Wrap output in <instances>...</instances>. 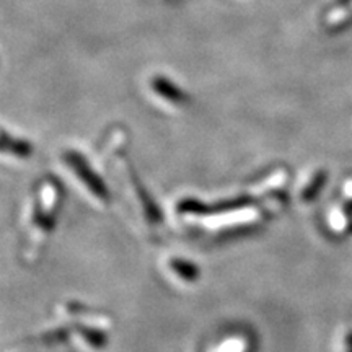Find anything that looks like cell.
I'll list each match as a JSON object with an SVG mask.
<instances>
[{"mask_svg": "<svg viewBox=\"0 0 352 352\" xmlns=\"http://www.w3.org/2000/svg\"><path fill=\"white\" fill-rule=\"evenodd\" d=\"M323 179H324L323 171H315V173L307 179V184H303L300 191H298V195H302L298 197H303V199H311V197H315L316 191L323 186Z\"/></svg>", "mask_w": 352, "mask_h": 352, "instance_id": "52a82bcc", "label": "cell"}, {"mask_svg": "<svg viewBox=\"0 0 352 352\" xmlns=\"http://www.w3.org/2000/svg\"><path fill=\"white\" fill-rule=\"evenodd\" d=\"M64 165H67L70 173L76 178L77 184L80 183L83 191L90 195L91 199L98 204H107L109 201V192L100 176L88 166L85 158L77 152H67L63 155Z\"/></svg>", "mask_w": 352, "mask_h": 352, "instance_id": "7a4b0ae2", "label": "cell"}, {"mask_svg": "<svg viewBox=\"0 0 352 352\" xmlns=\"http://www.w3.org/2000/svg\"><path fill=\"white\" fill-rule=\"evenodd\" d=\"M60 199H63V192L56 179L47 178L38 184L33 201L30 202L28 212H26V256L36 254L50 239L57 212H59Z\"/></svg>", "mask_w": 352, "mask_h": 352, "instance_id": "6da1fadb", "label": "cell"}, {"mask_svg": "<svg viewBox=\"0 0 352 352\" xmlns=\"http://www.w3.org/2000/svg\"><path fill=\"white\" fill-rule=\"evenodd\" d=\"M166 272L178 280L179 284H195L199 279V270L195 264L188 263V259L168 258L165 263Z\"/></svg>", "mask_w": 352, "mask_h": 352, "instance_id": "3957f363", "label": "cell"}, {"mask_svg": "<svg viewBox=\"0 0 352 352\" xmlns=\"http://www.w3.org/2000/svg\"><path fill=\"white\" fill-rule=\"evenodd\" d=\"M214 352H252V346H250V341H246V336L236 334V336L227 338L226 341H220Z\"/></svg>", "mask_w": 352, "mask_h": 352, "instance_id": "8992f818", "label": "cell"}, {"mask_svg": "<svg viewBox=\"0 0 352 352\" xmlns=\"http://www.w3.org/2000/svg\"><path fill=\"white\" fill-rule=\"evenodd\" d=\"M3 153H13L19 158H28L30 153H32V145L26 140H19V139H10L7 131H3Z\"/></svg>", "mask_w": 352, "mask_h": 352, "instance_id": "5b68a950", "label": "cell"}, {"mask_svg": "<svg viewBox=\"0 0 352 352\" xmlns=\"http://www.w3.org/2000/svg\"><path fill=\"white\" fill-rule=\"evenodd\" d=\"M151 88L153 94L160 96V98H164L165 101H168V103L175 104V107H183V104L188 101L184 91L179 90L173 82L166 80L165 77H160V76L153 77L151 82Z\"/></svg>", "mask_w": 352, "mask_h": 352, "instance_id": "277c9868", "label": "cell"}]
</instances>
